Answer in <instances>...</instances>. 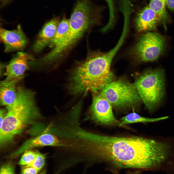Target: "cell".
Returning <instances> with one entry per match:
<instances>
[{"mask_svg":"<svg viewBox=\"0 0 174 174\" xmlns=\"http://www.w3.org/2000/svg\"><path fill=\"white\" fill-rule=\"evenodd\" d=\"M87 148L96 157L119 168H147L160 151L159 141L142 137H118L92 133Z\"/></svg>","mask_w":174,"mask_h":174,"instance_id":"cell-1","label":"cell"},{"mask_svg":"<svg viewBox=\"0 0 174 174\" xmlns=\"http://www.w3.org/2000/svg\"><path fill=\"white\" fill-rule=\"evenodd\" d=\"M119 48L116 45L108 52H94L88 54L71 73L69 85L70 93L75 95L89 91L99 93L113 81L110 66Z\"/></svg>","mask_w":174,"mask_h":174,"instance_id":"cell-2","label":"cell"},{"mask_svg":"<svg viewBox=\"0 0 174 174\" xmlns=\"http://www.w3.org/2000/svg\"><path fill=\"white\" fill-rule=\"evenodd\" d=\"M35 93L23 87H18L17 97L7 111L0 127L1 147L11 141L29 125L41 116L36 104Z\"/></svg>","mask_w":174,"mask_h":174,"instance_id":"cell-3","label":"cell"},{"mask_svg":"<svg viewBox=\"0 0 174 174\" xmlns=\"http://www.w3.org/2000/svg\"><path fill=\"white\" fill-rule=\"evenodd\" d=\"M164 74L162 69H149L135 78L133 83L142 102L150 112L159 106L164 96Z\"/></svg>","mask_w":174,"mask_h":174,"instance_id":"cell-4","label":"cell"},{"mask_svg":"<svg viewBox=\"0 0 174 174\" xmlns=\"http://www.w3.org/2000/svg\"><path fill=\"white\" fill-rule=\"evenodd\" d=\"M99 93L116 108H134L142 102L134 83L124 79L113 81Z\"/></svg>","mask_w":174,"mask_h":174,"instance_id":"cell-5","label":"cell"},{"mask_svg":"<svg viewBox=\"0 0 174 174\" xmlns=\"http://www.w3.org/2000/svg\"><path fill=\"white\" fill-rule=\"evenodd\" d=\"M166 39L156 33L150 32L142 35L131 50L132 56L143 62L157 60L162 54L165 47Z\"/></svg>","mask_w":174,"mask_h":174,"instance_id":"cell-6","label":"cell"},{"mask_svg":"<svg viewBox=\"0 0 174 174\" xmlns=\"http://www.w3.org/2000/svg\"><path fill=\"white\" fill-rule=\"evenodd\" d=\"M94 22L89 14L86 12L74 10L69 20L68 30L61 46L55 51L57 56L77 40Z\"/></svg>","mask_w":174,"mask_h":174,"instance_id":"cell-7","label":"cell"},{"mask_svg":"<svg viewBox=\"0 0 174 174\" xmlns=\"http://www.w3.org/2000/svg\"><path fill=\"white\" fill-rule=\"evenodd\" d=\"M112 108L109 102L99 93H95L89 110L90 117L99 124L119 125L120 121L115 117Z\"/></svg>","mask_w":174,"mask_h":174,"instance_id":"cell-8","label":"cell"},{"mask_svg":"<svg viewBox=\"0 0 174 174\" xmlns=\"http://www.w3.org/2000/svg\"><path fill=\"white\" fill-rule=\"evenodd\" d=\"M29 60H34L31 56L25 52H18L7 65L4 73L6 78L2 81H20L29 68Z\"/></svg>","mask_w":174,"mask_h":174,"instance_id":"cell-9","label":"cell"},{"mask_svg":"<svg viewBox=\"0 0 174 174\" xmlns=\"http://www.w3.org/2000/svg\"><path fill=\"white\" fill-rule=\"evenodd\" d=\"M0 37L6 52L22 50L28 43V39L20 25L16 29L12 30L0 28Z\"/></svg>","mask_w":174,"mask_h":174,"instance_id":"cell-10","label":"cell"},{"mask_svg":"<svg viewBox=\"0 0 174 174\" xmlns=\"http://www.w3.org/2000/svg\"><path fill=\"white\" fill-rule=\"evenodd\" d=\"M61 142L55 135L46 131L25 141L12 155L16 157L25 151L35 147L45 146H61Z\"/></svg>","mask_w":174,"mask_h":174,"instance_id":"cell-11","label":"cell"},{"mask_svg":"<svg viewBox=\"0 0 174 174\" xmlns=\"http://www.w3.org/2000/svg\"><path fill=\"white\" fill-rule=\"evenodd\" d=\"M159 22L156 14L148 6L138 13L135 20V26L139 32H149L156 29Z\"/></svg>","mask_w":174,"mask_h":174,"instance_id":"cell-12","label":"cell"},{"mask_svg":"<svg viewBox=\"0 0 174 174\" xmlns=\"http://www.w3.org/2000/svg\"><path fill=\"white\" fill-rule=\"evenodd\" d=\"M58 17H54L43 27L33 46L34 51L38 52L50 43L55 34L59 22Z\"/></svg>","mask_w":174,"mask_h":174,"instance_id":"cell-13","label":"cell"},{"mask_svg":"<svg viewBox=\"0 0 174 174\" xmlns=\"http://www.w3.org/2000/svg\"><path fill=\"white\" fill-rule=\"evenodd\" d=\"M20 81L13 80L0 83V103L6 107L12 104L17 97L18 87L16 85Z\"/></svg>","mask_w":174,"mask_h":174,"instance_id":"cell-14","label":"cell"},{"mask_svg":"<svg viewBox=\"0 0 174 174\" xmlns=\"http://www.w3.org/2000/svg\"><path fill=\"white\" fill-rule=\"evenodd\" d=\"M69 25V20L64 16L59 23L55 34L50 43L51 45L54 47L51 51H55L61 46L68 30Z\"/></svg>","mask_w":174,"mask_h":174,"instance_id":"cell-15","label":"cell"},{"mask_svg":"<svg viewBox=\"0 0 174 174\" xmlns=\"http://www.w3.org/2000/svg\"><path fill=\"white\" fill-rule=\"evenodd\" d=\"M168 118V116H167L157 118H147L142 117L133 112L121 118L118 126L122 127L125 125L137 123L154 122L166 119Z\"/></svg>","mask_w":174,"mask_h":174,"instance_id":"cell-16","label":"cell"},{"mask_svg":"<svg viewBox=\"0 0 174 174\" xmlns=\"http://www.w3.org/2000/svg\"><path fill=\"white\" fill-rule=\"evenodd\" d=\"M148 6L155 13L160 22L163 24L166 29V23L169 20L166 9V0H150Z\"/></svg>","mask_w":174,"mask_h":174,"instance_id":"cell-17","label":"cell"},{"mask_svg":"<svg viewBox=\"0 0 174 174\" xmlns=\"http://www.w3.org/2000/svg\"><path fill=\"white\" fill-rule=\"evenodd\" d=\"M39 151L29 149L25 151L18 162V165L22 166L27 165L31 163L37 156Z\"/></svg>","mask_w":174,"mask_h":174,"instance_id":"cell-18","label":"cell"},{"mask_svg":"<svg viewBox=\"0 0 174 174\" xmlns=\"http://www.w3.org/2000/svg\"><path fill=\"white\" fill-rule=\"evenodd\" d=\"M46 155L45 154L39 152L36 157L31 163L22 167H30L40 171L45 164Z\"/></svg>","mask_w":174,"mask_h":174,"instance_id":"cell-19","label":"cell"},{"mask_svg":"<svg viewBox=\"0 0 174 174\" xmlns=\"http://www.w3.org/2000/svg\"><path fill=\"white\" fill-rule=\"evenodd\" d=\"M14 170L13 165L11 163H7L1 167L0 174H14Z\"/></svg>","mask_w":174,"mask_h":174,"instance_id":"cell-20","label":"cell"},{"mask_svg":"<svg viewBox=\"0 0 174 174\" xmlns=\"http://www.w3.org/2000/svg\"><path fill=\"white\" fill-rule=\"evenodd\" d=\"M108 5L109 12V19L108 23L112 24L114 18V0H105Z\"/></svg>","mask_w":174,"mask_h":174,"instance_id":"cell-21","label":"cell"},{"mask_svg":"<svg viewBox=\"0 0 174 174\" xmlns=\"http://www.w3.org/2000/svg\"><path fill=\"white\" fill-rule=\"evenodd\" d=\"M39 171L30 167H22L21 174H37Z\"/></svg>","mask_w":174,"mask_h":174,"instance_id":"cell-22","label":"cell"},{"mask_svg":"<svg viewBox=\"0 0 174 174\" xmlns=\"http://www.w3.org/2000/svg\"><path fill=\"white\" fill-rule=\"evenodd\" d=\"M166 5L169 10L174 11V0H166Z\"/></svg>","mask_w":174,"mask_h":174,"instance_id":"cell-23","label":"cell"},{"mask_svg":"<svg viewBox=\"0 0 174 174\" xmlns=\"http://www.w3.org/2000/svg\"><path fill=\"white\" fill-rule=\"evenodd\" d=\"M11 0H1V2L2 4H4L7 3Z\"/></svg>","mask_w":174,"mask_h":174,"instance_id":"cell-24","label":"cell"},{"mask_svg":"<svg viewBox=\"0 0 174 174\" xmlns=\"http://www.w3.org/2000/svg\"><path fill=\"white\" fill-rule=\"evenodd\" d=\"M130 174H139V172H133Z\"/></svg>","mask_w":174,"mask_h":174,"instance_id":"cell-25","label":"cell"},{"mask_svg":"<svg viewBox=\"0 0 174 174\" xmlns=\"http://www.w3.org/2000/svg\"><path fill=\"white\" fill-rule=\"evenodd\" d=\"M40 174H46L44 170Z\"/></svg>","mask_w":174,"mask_h":174,"instance_id":"cell-26","label":"cell"},{"mask_svg":"<svg viewBox=\"0 0 174 174\" xmlns=\"http://www.w3.org/2000/svg\"><path fill=\"white\" fill-rule=\"evenodd\" d=\"M70 129H69V130H70Z\"/></svg>","mask_w":174,"mask_h":174,"instance_id":"cell-27","label":"cell"}]
</instances>
